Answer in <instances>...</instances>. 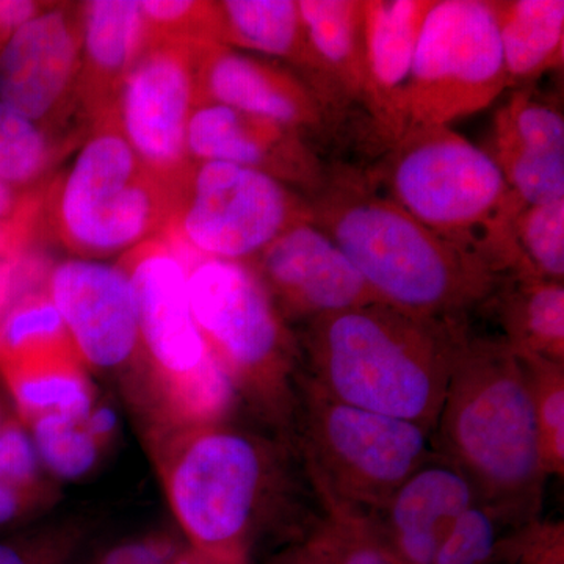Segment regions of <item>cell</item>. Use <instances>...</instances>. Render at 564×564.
Returning <instances> with one entry per match:
<instances>
[{
	"label": "cell",
	"mask_w": 564,
	"mask_h": 564,
	"mask_svg": "<svg viewBox=\"0 0 564 564\" xmlns=\"http://www.w3.org/2000/svg\"><path fill=\"white\" fill-rule=\"evenodd\" d=\"M469 325L370 303L304 323L300 380L350 406L434 432Z\"/></svg>",
	"instance_id": "obj_1"
},
{
	"label": "cell",
	"mask_w": 564,
	"mask_h": 564,
	"mask_svg": "<svg viewBox=\"0 0 564 564\" xmlns=\"http://www.w3.org/2000/svg\"><path fill=\"white\" fill-rule=\"evenodd\" d=\"M313 223L350 259L381 303L429 321L469 325L505 281L473 250L426 228L355 177L310 198Z\"/></svg>",
	"instance_id": "obj_2"
},
{
	"label": "cell",
	"mask_w": 564,
	"mask_h": 564,
	"mask_svg": "<svg viewBox=\"0 0 564 564\" xmlns=\"http://www.w3.org/2000/svg\"><path fill=\"white\" fill-rule=\"evenodd\" d=\"M436 452L469 475L481 500L541 513L545 473L532 380L522 356L467 332L433 432Z\"/></svg>",
	"instance_id": "obj_3"
},
{
	"label": "cell",
	"mask_w": 564,
	"mask_h": 564,
	"mask_svg": "<svg viewBox=\"0 0 564 564\" xmlns=\"http://www.w3.org/2000/svg\"><path fill=\"white\" fill-rule=\"evenodd\" d=\"M172 198L111 110L93 122L74 161L44 191L41 220L76 258H121L165 231Z\"/></svg>",
	"instance_id": "obj_4"
},
{
	"label": "cell",
	"mask_w": 564,
	"mask_h": 564,
	"mask_svg": "<svg viewBox=\"0 0 564 564\" xmlns=\"http://www.w3.org/2000/svg\"><path fill=\"white\" fill-rule=\"evenodd\" d=\"M295 451L329 516L370 521L436 452L419 423L337 402L300 380Z\"/></svg>",
	"instance_id": "obj_5"
},
{
	"label": "cell",
	"mask_w": 564,
	"mask_h": 564,
	"mask_svg": "<svg viewBox=\"0 0 564 564\" xmlns=\"http://www.w3.org/2000/svg\"><path fill=\"white\" fill-rule=\"evenodd\" d=\"M391 202L452 242L480 254L522 204L491 154L448 126H421L391 143L380 170Z\"/></svg>",
	"instance_id": "obj_6"
},
{
	"label": "cell",
	"mask_w": 564,
	"mask_h": 564,
	"mask_svg": "<svg viewBox=\"0 0 564 564\" xmlns=\"http://www.w3.org/2000/svg\"><path fill=\"white\" fill-rule=\"evenodd\" d=\"M187 272L192 313L207 347L237 386L247 384L291 415L300 350L250 263L203 258L169 242Z\"/></svg>",
	"instance_id": "obj_7"
},
{
	"label": "cell",
	"mask_w": 564,
	"mask_h": 564,
	"mask_svg": "<svg viewBox=\"0 0 564 564\" xmlns=\"http://www.w3.org/2000/svg\"><path fill=\"white\" fill-rule=\"evenodd\" d=\"M313 221L310 198L256 170L192 161L159 237L203 258L250 263L278 237Z\"/></svg>",
	"instance_id": "obj_8"
},
{
	"label": "cell",
	"mask_w": 564,
	"mask_h": 564,
	"mask_svg": "<svg viewBox=\"0 0 564 564\" xmlns=\"http://www.w3.org/2000/svg\"><path fill=\"white\" fill-rule=\"evenodd\" d=\"M270 464L258 441L209 430L182 448L169 477L170 502L192 549L220 564H248V538Z\"/></svg>",
	"instance_id": "obj_9"
},
{
	"label": "cell",
	"mask_w": 564,
	"mask_h": 564,
	"mask_svg": "<svg viewBox=\"0 0 564 564\" xmlns=\"http://www.w3.org/2000/svg\"><path fill=\"white\" fill-rule=\"evenodd\" d=\"M508 88L488 0H434L406 91L408 129L448 126L491 106Z\"/></svg>",
	"instance_id": "obj_10"
},
{
	"label": "cell",
	"mask_w": 564,
	"mask_h": 564,
	"mask_svg": "<svg viewBox=\"0 0 564 564\" xmlns=\"http://www.w3.org/2000/svg\"><path fill=\"white\" fill-rule=\"evenodd\" d=\"M198 47L187 41L150 40L115 107L122 135L172 193L192 163L187 131L196 107Z\"/></svg>",
	"instance_id": "obj_11"
},
{
	"label": "cell",
	"mask_w": 564,
	"mask_h": 564,
	"mask_svg": "<svg viewBox=\"0 0 564 564\" xmlns=\"http://www.w3.org/2000/svg\"><path fill=\"white\" fill-rule=\"evenodd\" d=\"M80 55L82 2H55L0 50V102L29 120L69 131L70 117L79 115Z\"/></svg>",
	"instance_id": "obj_12"
},
{
	"label": "cell",
	"mask_w": 564,
	"mask_h": 564,
	"mask_svg": "<svg viewBox=\"0 0 564 564\" xmlns=\"http://www.w3.org/2000/svg\"><path fill=\"white\" fill-rule=\"evenodd\" d=\"M131 282L141 348L165 386L195 373L210 356L192 313L187 272L162 237L126 252L117 262Z\"/></svg>",
	"instance_id": "obj_13"
},
{
	"label": "cell",
	"mask_w": 564,
	"mask_h": 564,
	"mask_svg": "<svg viewBox=\"0 0 564 564\" xmlns=\"http://www.w3.org/2000/svg\"><path fill=\"white\" fill-rule=\"evenodd\" d=\"M281 315L310 323L381 303L340 248L313 221L293 226L250 262Z\"/></svg>",
	"instance_id": "obj_14"
},
{
	"label": "cell",
	"mask_w": 564,
	"mask_h": 564,
	"mask_svg": "<svg viewBox=\"0 0 564 564\" xmlns=\"http://www.w3.org/2000/svg\"><path fill=\"white\" fill-rule=\"evenodd\" d=\"M46 292L82 361L113 369L141 347L131 282L118 263L66 259L52 267Z\"/></svg>",
	"instance_id": "obj_15"
},
{
	"label": "cell",
	"mask_w": 564,
	"mask_h": 564,
	"mask_svg": "<svg viewBox=\"0 0 564 564\" xmlns=\"http://www.w3.org/2000/svg\"><path fill=\"white\" fill-rule=\"evenodd\" d=\"M187 151L191 161L256 170L307 198L328 181L303 131L221 104H196L188 122Z\"/></svg>",
	"instance_id": "obj_16"
},
{
	"label": "cell",
	"mask_w": 564,
	"mask_h": 564,
	"mask_svg": "<svg viewBox=\"0 0 564 564\" xmlns=\"http://www.w3.org/2000/svg\"><path fill=\"white\" fill-rule=\"evenodd\" d=\"M480 500L469 475L434 452L364 522L404 564H433L458 519Z\"/></svg>",
	"instance_id": "obj_17"
},
{
	"label": "cell",
	"mask_w": 564,
	"mask_h": 564,
	"mask_svg": "<svg viewBox=\"0 0 564 564\" xmlns=\"http://www.w3.org/2000/svg\"><path fill=\"white\" fill-rule=\"evenodd\" d=\"M196 104H221L300 131L329 118L328 107L295 70L220 44H199Z\"/></svg>",
	"instance_id": "obj_18"
},
{
	"label": "cell",
	"mask_w": 564,
	"mask_h": 564,
	"mask_svg": "<svg viewBox=\"0 0 564 564\" xmlns=\"http://www.w3.org/2000/svg\"><path fill=\"white\" fill-rule=\"evenodd\" d=\"M434 0H361L364 104L389 144L408 129L406 91L426 13Z\"/></svg>",
	"instance_id": "obj_19"
},
{
	"label": "cell",
	"mask_w": 564,
	"mask_h": 564,
	"mask_svg": "<svg viewBox=\"0 0 564 564\" xmlns=\"http://www.w3.org/2000/svg\"><path fill=\"white\" fill-rule=\"evenodd\" d=\"M494 154L522 204L564 199V118L551 102L518 91L494 118Z\"/></svg>",
	"instance_id": "obj_20"
},
{
	"label": "cell",
	"mask_w": 564,
	"mask_h": 564,
	"mask_svg": "<svg viewBox=\"0 0 564 564\" xmlns=\"http://www.w3.org/2000/svg\"><path fill=\"white\" fill-rule=\"evenodd\" d=\"M150 43L140 0L82 2L77 106L88 122L115 110L122 85Z\"/></svg>",
	"instance_id": "obj_21"
},
{
	"label": "cell",
	"mask_w": 564,
	"mask_h": 564,
	"mask_svg": "<svg viewBox=\"0 0 564 564\" xmlns=\"http://www.w3.org/2000/svg\"><path fill=\"white\" fill-rule=\"evenodd\" d=\"M215 44L284 62L313 87L332 111L321 70L307 43L299 0H218Z\"/></svg>",
	"instance_id": "obj_22"
},
{
	"label": "cell",
	"mask_w": 564,
	"mask_h": 564,
	"mask_svg": "<svg viewBox=\"0 0 564 564\" xmlns=\"http://www.w3.org/2000/svg\"><path fill=\"white\" fill-rule=\"evenodd\" d=\"M329 106L364 104L361 0H299Z\"/></svg>",
	"instance_id": "obj_23"
},
{
	"label": "cell",
	"mask_w": 564,
	"mask_h": 564,
	"mask_svg": "<svg viewBox=\"0 0 564 564\" xmlns=\"http://www.w3.org/2000/svg\"><path fill=\"white\" fill-rule=\"evenodd\" d=\"M491 306L502 340L514 352L564 362V284L541 278H510L497 289Z\"/></svg>",
	"instance_id": "obj_24"
},
{
	"label": "cell",
	"mask_w": 564,
	"mask_h": 564,
	"mask_svg": "<svg viewBox=\"0 0 564 564\" xmlns=\"http://www.w3.org/2000/svg\"><path fill=\"white\" fill-rule=\"evenodd\" d=\"M508 87L562 68L563 0H497L491 2Z\"/></svg>",
	"instance_id": "obj_25"
},
{
	"label": "cell",
	"mask_w": 564,
	"mask_h": 564,
	"mask_svg": "<svg viewBox=\"0 0 564 564\" xmlns=\"http://www.w3.org/2000/svg\"><path fill=\"white\" fill-rule=\"evenodd\" d=\"M84 140L70 129L47 128L0 102V181L21 195L39 192L70 148Z\"/></svg>",
	"instance_id": "obj_26"
},
{
	"label": "cell",
	"mask_w": 564,
	"mask_h": 564,
	"mask_svg": "<svg viewBox=\"0 0 564 564\" xmlns=\"http://www.w3.org/2000/svg\"><path fill=\"white\" fill-rule=\"evenodd\" d=\"M70 358L79 352L46 291L22 300L0 321V372Z\"/></svg>",
	"instance_id": "obj_27"
},
{
	"label": "cell",
	"mask_w": 564,
	"mask_h": 564,
	"mask_svg": "<svg viewBox=\"0 0 564 564\" xmlns=\"http://www.w3.org/2000/svg\"><path fill=\"white\" fill-rule=\"evenodd\" d=\"M2 375L29 422L44 414L69 415L85 422L91 413V384L80 358L22 367Z\"/></svg>",
	"instance_id": "obj_28"
},
{
	"label": "cell",
	"mask_w": 564,
	"mask_h": 564,
	"mask_svg": "<svg viewBox=\"0 0 564 564\" xmlns=\"http://www.w3.org/2000/svg\"><path fill=\"white\" fill-rule=\"evenodd\" d=\"M36 454L52 474L79 478L98 459V441L85 422L63 414H44L32 421Z\"/></svg>",
	"instance_id": "obj_29"
},
{
	"label": "cell",
	"mask_w": 564,
	"mask_h": 564,
	"mask_svg": "<svg viewBox=\"0 0 564 564\" xmlns=\"http://www.w3.org/2000/svg\"><path fill=\"white\" fill-rule=\"evenodd\" d=\"M166 400L182 421L214 423L228 413L236 397V383L210 351L207 361L176 383L165 386Z\"/></svg>",
	"instance_id": "obj_30"
},
{
	"label": "cell",
	"mask_w": 564,
	"mask_h": 564,
	"mask_svg": "<svg viewBox=\"0 0 564 564\" xmlns=\"http://www.w3.org/2000/svg\"><path fill=\"white\" fill-rule=\"evenodd\" d=\"M522 356V355H519ZM532 380L545 473H564V362L522 356Z\"/></svg>",
	"instance_id": "obj_31"
},
{
	"label": "cell",
	"mask_w": 564,
	"mask_h": 564,
	"mask_svg": "<svg viewBox=\"0 0 564 564\" xmlns=\"http://www.w3.org/2000/svg\"><path fill=\"white\" fill-rule=\"evenodd\" d=\"M307 543L326 564H404L372 527L358 519L328 516Z\"/></svg>",
	"instance_id": "obj_32"
},
{
	"label": "cell",
	"mask_w": 564,
	"mask_h": 564,
	"mask_svg": "<svg viewBox=\"0 0 564 564\" xmlns=\"http://www.w3.org/2000/svg\"><path fill=\"white\" fill-rule=\"evenodd\" d=\"M150 40L215 44V0H143Z\"/></svg>",
	"instance_id": "obj_33"
},
{
	"label": "cell",
	"mask_w": 564,
	"mask_h": 564,
	"mask_svg": "<svg viewBox=\"0 0 564 564\" xmlns=\"http://www.w3.org/2000/svg\"><path fill=\"white\" fill-rule=\"evenodd\" d=\"M51 269L33 243L0 254V321L22 300L46 291Z\"/></svg>",
	"instance_id": "obj_34"
},
{
	"label": "cell",
	"mask_w": 564,
	"mask_h": 564,
	"mask_svg": "<svg viewBox=\"0 0 564 564\" xmlns=\"http://www.w3.org/2000/svg\"><path fill=\"white\" fill-rule=\"evenodd\" d=\"M39 454L33 440L20 426L0 429V481L13 486L31 485L39 473Z\"/></svg>",
	"instance_id": "obj_35"
},
{
	"label": "cell",
	"mask_w": 564,
	"mask_h": 564,
	"mask_svg": "<svg viewBox=\"0 0 564 564\" xmlns=\"http://www.w3.org/2000/svg\"><path fill=\"white\" fill-rule=\"evenodd\" d=\"M101 564H220L207 558L195 549L174 551L172 545L158 541H141L120 545L109 552Z\"/></svg>",
	"instance_id": "obj_36"
},
{
	"label": "cell",
	"mask_w": 564,
	"mask_h": 564,
	"mask_svg": "<svg viewBox=\"0 0 564 564\" xmlns=\"http://www.w3.org/2000/svg\"><path fill=\"white\" fill-rule=\"evenodd\" d=\"M41 198L43 195L14 220L0 223V254L21 250L33 243L41 223Z\"/></svg>",
	"instance_id": "obj_37"
},
{
	"label": "cell",
	"mask_w": 564,
	"mask_h": 564,
	"mask_svg": "<svg viewBox=\"0 0 564 564\" xmlns=\"http://www.w3.org/2000/svg\"><path fill=\"white\" fill-rule=\"evenodd\" d=\"M54 3L36 0H0V46L3 47L18 29L50 10Z\"/></svg>",
	"instance_id": "obj_38"
},
{
	"label": "cell",
	"mask_w": 564,
	"mask_h": 564,
	"mask_svg": "<svg viewBox=\"0 0 564 564\" xmlns=\"http://www.w3.org/2000/svg\"><path fill=\"white\" fill-rule=\"evenodd\" d=\"M41 192L21 193L14 192L9 185L0 181V223H7L20 217L22 212L28 210L39 199Z\"/></svg>",
	"instance_id": "obj_39"
},
{
	"label": "cell",
	"mask_w": 564,
	"mask_h": 564,
	"mask_svg": "<svg viewBox=\"0 0 564 564\" xmlns=\"http://www.w3.org/2000/svg\"><path fill=\"white\" fill-rule=\"evenodd\" d=\"M88 432L93 434L98 444L101 445L106 437L113 433L117 426V414L111 408L101 406L98 410H91L87 421H85Z\"/></svg>",
	"instance_id": "obj_40"
},
{
	"label": "cell",
	"mask_w": 564,
	"mask_h": 564,
	"mask_svg": "<svg viewBox=\"0 0 564 564\" xmlns=\"http://www.w3.org/2000/svg\"><path fill=\"white\" fill-rule=\"evenodd\" d=\"M0 564H54V558L47 554L22 551L17 545L0 544Z\"/></svg>",
	"instance_id": "obj_41"
},
{
	"label": "cell",
	"mask_w": 564,
	"mask_h": 564,
	"mask_svg": "<svg viewBox=\"0 0 564 564\" xmlns=\"http://www.w3.org/2000/svg\"><path fill=\"white\" fill-rule=\"evenodd\" d=\"M20 497L13 486L0 481V524H6L17 516Z\"/></svg>",
	"instance_id": "obj_42"
},
{
	"label": "cell",
	"mask_w": 564,
	"mask_h": 564,
	"mask_svg": "<svg viewBox=\"0 0 564 564\" xmlns=\"http://www.w3.org/2000/svg\"><path fill=\"white\" fill-rule=\"evenodd\" d=\"M280 564H326L323 556L310 543H302L284 555Z\"/></svg>",
	"instance_id": "obj_43"
},
{
	"label": "cell",
	"mask_w": 564,
	"mask_h": 564,
	"mask_svg": "<svg viewBox=\"0 0 564 564\" xmlns=\"http://www.w3.org/2000/svg\"><path fill=\"white\" fill-rule=\"evenodd\" d=\"M0 50H2V46H0Z\"/></svg>",
	"instance_id": "obj_44"
}]
</instances>
